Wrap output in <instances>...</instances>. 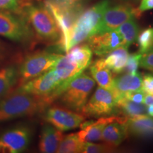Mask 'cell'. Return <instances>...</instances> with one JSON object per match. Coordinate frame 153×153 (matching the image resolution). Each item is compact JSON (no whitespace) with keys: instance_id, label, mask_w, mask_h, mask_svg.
Here are the masks:
<instances>
[{"instance_id":"cell-1","label":"cell","mask_w":153,"mask_h":153,"mask_svg":"<svg viewBox=\"0 0 153 153\" xmlns=\"http://www.w3.org/2000/svg\"><path fill=\"white\" fill-rule=\"evenodd\" d=\"M46 106L41 98L16 89L0 99V123L33 116Z\"/></svg>"},{"instance_id":"cell-2","label":"cell","mask_w":153,"mask_h":153,"mask_svg":"<svg viewBox=\"0 0 153 153\" xmlns=\"http://www.w3.org/2000/svg\"><path fill=\"white\" fill-rule=\"evenodd\" d=\"M109 0H101L91 8L82 11L72 26L65 49L68 52L74 45L86 41L96 33L97 26L105 11L109 7Z\"/></svg>"},{"instance_id":"cell-3","label":"cell","mask_w":153,"mask_h":153,"mask_svg":"<svg viewBox=\"0 0 153 153\" xmlns=\"http://www.w3.org/2000/svg\"><path fill=\"white\" fill-rule=\"evenodd\" d=\"M25 19L36 35L47 42L59 41L60 30L54 16L46 5L28 4L24 7Z\"/></svg>"},{"instance_id":"cell-4","label":"cell","mask_w":153,"mask_h":153,"mask_svg":"<svg viewBox=\"0 0 153 153\" xmlns=\"http://www.w3.org/2000/svg\"><path fill=\"white\" fill-rule=\"evenodd\" d=\"M94 86L95 80L82 72L64 86L57 99L64 107L81 112Z\"/></svg>"},{"instance_id":"cell-5","label":"cell","mask_w":153,"mask_h":153,"mask_svg":"<svg viewBox=\"0 0 153 153\" xmlns=\"http://www.w3.org/2000/svg\"><path fill=\"white\" fill-rule=\"evenodd\" d=\"M65 83L54 69L44 72L33 79L21 85L18 89L40 97L45 105L51 104L57 99Z\"/></svg>"},{"instance_id":"cell-6","label":"cell","mask_w":153,"mask_h":153,"mask_svg":"<svg viewBox=\"0 0 153 153\" xmlns=\"http://www.w3.org/2000/svg\"><path fill=\"white\" fill-rule=\"evenodd\" d=\"M61 56L62 55L42 51L25 57L18 69L20 85L52 69Z\"/></svg>"},{"instance_id":"cell-7","label":"cell","mask_w":153,"mask_h":153,"mask_svg":"<svg viewBox=\"0 0 153 153\" xmlns=\"http://www.w3.org/2000/svg\"><path fill=\"white\" fill-rule=\"evenodd\" d=\"M0 36L16 42H25L31 37L26 19L10 11H0Z\"/></svg>"},{"instance_id":"cell-8","label":"cell","mask_w":153,"mask_h":153,"mask_svg":"<svg viewBox=\"0 0 153 153\" xmlns=\"http://www.w3.org/2000/svg\"><path fill=\"white\" fill-rule=\"evenodd\" d=\"M117 97L108 89L99 87L83 107L81 112L85 117H104L114 111Z\"/></svg>"},{"instance_id":"cell-9","label":"cell","mask_w":153,"mask_h":153,"mask_svg":"<svg viewBox=\"0 0 153 153\" xmlns=\"http://www.w3.org/2000/svg\"><path fill=\"white\" fill-rule=\"evenodd\" d=\"M141 13L138 9L133 8L128 4H120L111 8L108 7L101 17L95 34L116 30L128 19L140 16Z\"/></svg>"},{"instance_id":"cell-10","label":"cell","mask_w":153,"mask_h":153,"mask_svg":"<svg viewBox=\"0 0 153 153\" xmlns=\"http://www.w3.org/2000/svg\"><path fill=\"white\" fill-rule=\"evenodd\" d=\"M45 119L55 128L64 132L79 127L85 121V116L66 107L54 106L46 110Z\"/></svg>"},{"instance_id":"cell-11","label":"cell","mask_w":153,"mask_h":153,"mask_svg":"<svg viewBox=\"0 0 153 153\" xmlns=\"http://www.w3.org/2000/svg\"><path fill=\"white\" fill-rule=\"evenodd\" d=\"M30 131L25 126H17L7 130L0 135V153H19L28 148Z\"/></svg>"},{"instance_id":"cell-12","label":"cell","mask_w":153,"mask_h":153,"mask_svg":"<svg viewBox=\"0 0 153 153\" xmlns=\"http://www.w3.org/2000/svg\"><path fill=\"white\" fill-rule=\"evenodd\" d=\"M88 45L98 56H104L123 44L121 36L116 30L97 33L87 39Z\"/></svg>"},{"instance_id":"cell-13","label":"cell","mask_w":153,"mask_h":153,"mask_svg":"<svg viewBox=\"0 0 153 153\" xmlns=\"http://www.w3.org/2000/svg\"><path fill=\"white\" fill-rule=\"evenodd\" d=\"M128 117H117L110 123H107L102 132L101 140L105 143L114 149L118 147L125 140L128 134L127 122Z\"/></svg>"},{"instance_id":"cell-14","label":"cell","mask_w":153,"mask_h":153,"mask_svg":"<svg viewBox=\"0 0 153 153\" xmlns=\"http://www.w3.org/2000/svg\"><path fill=\"white\" fill-rule=\"evenodd\" d=\"M115 118L116 116L101 117L97 121L89 120L83 122L79 126L82 131L77 133L78 136L82 142H97L100 140L104 127Z\"/></svg>"},{"instance_id":"cell-15","label":"cell","mask_w":153,"mask_h":153,"mask_svg":"<svg viewBox=\"0 0 153 153\" xmlns=\"http://www.w3.org/2000/svg\"><path fill=\"white\" fill-rule=\"evenodd\" d=\"M63 137L62 131L50 124L45 125L41 131L39 142L40 151L43 153L57 152Z\"/></svg>"},{"instance_id":"cell-16","label":"cell","mask_w":153,"mask_h":153,"mask_svg":"<svg viewBox=\"0 0 153 153\" xmlns=\"http://www.w3.org/2000/svg\"><path fill=\"white\" fill-rule=\"evenodd\" d=\"M128 133L138 137L153 135V118L147 114L128 118L126 122Z\"/></svg>"},{"instance_id":"cell-17","label":"cell","mask_w":153,"mask_h":153,"mask_svg":"<svg viewBox=\"0 0 153 153\" xmlns=\"http://www.w3.org/2000/svg\"><path fill=\"white\" fill-rule=\"evenodd\" d=\"M89 70L93 79L98 83L99 87L112 91L117 97L114 89V78L110 69L105 64L104 59L95 61L91 65Z\"/></svg>"},{"instance_id":"cell-18","label":"cell","mask_w":153,"mask_h":153,"mask_svg":"<svg viewBox=\"0 0 153 153\" xmlns=\"http://www.w3.org/2000/svg\"><path fill=\"white\" fill-rule=\"evenodd\" d=\"M142 76L138 72L136 74L126 73L114 79V89L117 99L128 91L142 90Z\"/></svg>"},{"instance_id":"cell-19","label":"cell","mask_w":153,"mask_h":153,"mask_svg":"<svg viewBox=\"0 0 153 153\" xmlns=\"http://www.w3.org/2000/svg\"><path fill=\"white\" fill-rule=\"evenodd\" d=\"M128 56V48L120 45L107 54L104 62L114 73L120 74L125 68Z\"/></svg>"},{"instance_id":"cell-20","label":"cell","mask_w":153,"mask_h":153,"mask_svg":"<svg viewBox=\"0 0 153 153\" xmlns=\"http://www.w3.org/2000/svg\"><path fill=\"white\" fill-rule=\"evenodd\" d=\"M19 81V71L15 66L6 67L0 70V99L11 91Z\"/></svg>"},{"instance_id":"cell-21","label":"cell","mask_w":153,"mask_h":153,"mask_svg":"<svg viewBox=\"0 0 153 153\" xmlns=\"http://www.w3.org/2000/svg\"><path fill=\"white\" fill-rule=\"evenodd\" d=\"M123 39L122 45L128 48L131 44L137 40L139 34V28L134 17L128 19L121 24L119 27L116 29Z\"/></svg>"},{"instance_id":"cell-22","label":"cell","mask_w":153,"mask_h":153,"mask_svg":"<svg viewBox=\"0 0 153 153\" xmlns=\"http://www.w3.org/2000/svg\"><path fill=\"white\" fill-rule=\"evenodd\" d=\"M116 107L123 113L124 116L128 118L147 114V107L145 105L128 100L123 96H120L116 101Z\"/></svg>"},{"instance_id":"cell-23","label":"cell","mask_w":153,"mask_h":153,"mask_svg":"<svg viewBox=\"0 0 153 153\" xmlns=\"http://www.w3.org/2000/svg\"><path fill=\"white\" fill-rule=\"evenodd\" d=\"M68 55L74 62L86 69L91 64L92 51L87 45H82L72 47L67 52Z\"/></svg>"},{"instance_id":"cell-24","label":"cell","mask_w":153,"mask_h":153,"mask_svg":"<svg viewBox=\"0 0 153 153\" xmlns=\"http://www.w3.org/2000/svg\"><path fill=\"white\" fill-rule=\"evenodd\" d=\"M83 143L79 139L77 133H72L63 137L57 148L58 153H77L81 152Z\"/></svg>"},{"instance_id":"cell-25","label":"cell","mask_w":153,"mask_h":153,"mask_svg":"<svg viewBox=\"0 0 153 153\" xmlns=\"http://www.w3.org/2000/svg\"><path fill=\"white\" fill-rule=\"evenodd\" d=\"M139 53H145L150 51L153 46V28H147L141 31L137 36Z\"/></svg>"},{"instance_id":"cell-26","label":"cell","mask_w":153,"mask_h":153,"mask_svg":"<svg viewBox=\"0 0 153 153\" xmlns=\"http://www.w3.org/2000/svg\"><path fill=\"white\" fill-rule=\"evenodd\" d=\"M114 148L107 145L106 143L97 144L93 142H84L81 152L84 153H101L108 152L114 150Z\"/></svg>"},{"instance_id":"cell-27","label":"cell","mask_w":153,"mask_h":153,"mask_svg":"<svg viewBox=\"0 0 153 153\" xmlns=\"http://www.w3.org/2000/svg\"><path fill=\"white\" fill-rule=\"evenodd\" d=\"M141 57H142V53H140L139 52L129 54L127 63H126V65L123 72L133 74H136L140 65V61Z\"/></svg>"},{"instance_id":"cell-28","label":"cell","mask_w":153,"mask_h":153,"mask_svg":"<svg viewBox=\"0 0 153 153\" xmlns=\"http://www.w3.org/2000/svg\"><path fill=\"white\" fill-rule=\"evenodd\" d=\"M140 65L145 70L153 72V50H150L148 52L143 53L140 61Z\"/></svg>"},{"instance_id":"cell-29","label":"cell","mask_w":153,"mask_h":153,"mask_svg":"<svg viewBox=\"0 0 153 153\" xmlns=\"http://www.w3.org/2000/svg\"><path fill=\"white\" fill-rule=\"evenodd\" d=\"M142 91L147 94L153 95V75L145 74L142 79Z\"/></svg>"},{"instance_id":"cell-30","label":"cell","mask_w":153,"mask_h":153,"mask_svg":"<svg viewBox=\"0 0 153 153\" xmlns=\"http://www.w3.org/2000/svg\"><path fill=\"white\" fill-rule=\"evenodd\" d=\"M145 95V94L142 90H140L135 91H128V92H126L122 96L127 99H128V100L134 101L135 103L143 104Z\"/></svg>"},{"instance_id":"cell-31","label":"cell","mask_w":153,"mask_h":153,"mask_svg":"<svg viewBox=\"0 0 153 153\" xmlns=\"http://www.w3.org/2000/svg\"><path fill=\"white\" fill-rule=\"evenodd\" d=\"M87 0H48L47 3L58 7H72V6L83 4Z\"/></svg>"},{"instance_id":"cell-32","label":"cell","mask_w":153,"mask_h":153,"mask_svg":"<svg viewBox=\"0 0 153 153\" xmlns=\"http://www.w3.org/2000/svg\"><path fill=\"white\" fill-rule=\"evenodd\" d=\"M0 9L16 12L19 9L18 0H0Z\"/></svg>"},{"instance_id":"cell-33","label":"cell","mask_w":153,"mask_h":153,"mask_svg":"<svg viewBox=\"0 0 153 153\" xmlns=\"http://www.w3.org/2000/svg\"><path fill=\"white\" fill-rule=\"evenodd\" d=\"M138 9L141 12L153 9V0H141Z\"/></svg>"},{"instance_id":"cell-34","label":"cell","mask_w":153,"mask_h":153,"mask_svg":"<svg viewBox=\"0 0 153 153\" xmlns=\"http://www.w3.org/2000/svg\"><path fill=\"white\" fill-rule=\"evenodd\" d=\"M143 104H145V106H153V95L146 94L145 95Z\"/></svg>"},{"instance_id":"cell-35","label":"cell","mask_w":153,"mask_h":153,"mask_svg":"<svg viewBox=\"0 0 153 153\" xmlns=\"http://www.w3.org/2000/svg\"><path fill=\"white\" fill-rule=\"evenodd\" d=\"M5 47L4 46V45L2 43L0 42V60H1L2 57L4 56V54H5Z\"/></svg>"},{"instance_id":"cell-36","label":"cell","mask_w":153,"mask_h":153,"mask_svg":"<svg viewBox=\"0 0 153 153\" xmlns=\"http://www.w3.org/2000/svg\"><path fill=\"white\" fill-rule=\"evenodd\" d=\"M147 114L148 116L153 117V106H148L147 107Z\"/></svg>"},{"instance_id":"cell-37","label":"cell","mask_w":153,"mask_h":153,"mask_svg":"<svg viewBox=\"0 0 153 153\" xmlns=\"http://www.w3.org/2000/svg\"><path fill=\"white\" fill-rule=\"evenodd\" d=\"M123 1H127V2H132V3H136L139 1L140 0H123Z\"/></svg>"},{"instance_id":"cell-38","label":"cell","mask_w":153,"mask_h":153,"mask_svg":"<svg viewBox=\"0 0 153 153\" xmlns=\"http://www.w3.org/2000/svg\"><path fill=\"white\" fill-rule=\"evenodd\" d=\"M150 50H153V46L152 47V48H151V49Z\"/></svg>"}]
</instances>
